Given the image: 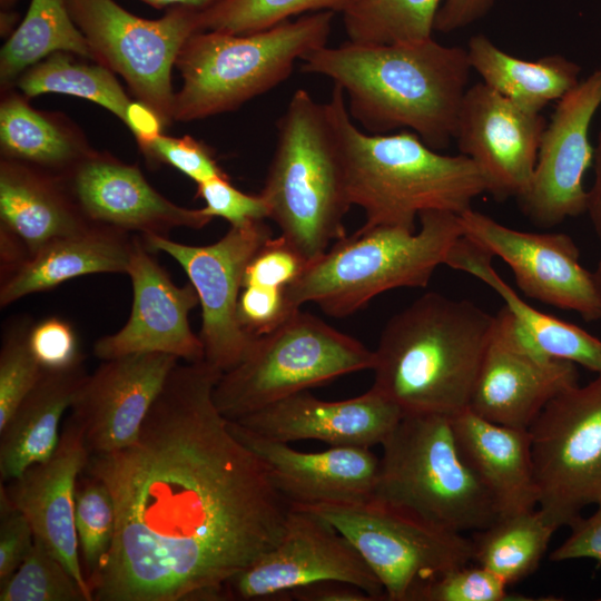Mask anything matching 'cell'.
Returning a JSON list of instances; mask_svg holds the SVG:
<instances>
[{
    "instance_id": "21",
    "label": "cell",
    "mask_w": 601,
    "mask_h": 601,
    "mask_svg": "<svg viewBox=\"0 0 601 601\" xmlns=\"http://www.w3.org/2000/svg\"><path fill=\"white\" fill-rule=\"evenodd\" d=\"M82 215L92 224L125 233L162 235L177 227L201 229L213 217L179 206L158 193L141 170L96 150L59 176Z\"/></svg>"
},
{
    "instance_id": "42",
    "label": "cell",
    "mask_w": 601,
    "mask_h": 601,
    "mask_svg": "<svg viewBox=\"0 0 601 601\" xmlns=\"http://www.w3.org/2000/svg\"><path fill=\"white\" fill-rule=\"evenodd\" d=\"M149 164H166L196 184L227 176L219 167L209 146L193 136L173 137L161 134L140 150Z\"/></svg>"
},
{
    "instance_id": "45",
    "label": "cell",
    "mask_w": 601,
    "mask_h": 601,
    "mask_svg": "<svg viewBox=\"0 0 601 601\" xmlns=\"http://www.w3.org/2000/svg\"><path fill=\"white\" fill-rule=\"evenodd\" d=\"M29 343L42 368H65L82 359L72 326L60 317H47L33 323Z\"/></svg>"
},
{
    "instance_id": "33",
    "label": "cell",
    "mask_w": 601,
    "mask_h": 601,
    "mask_svg": "<svg viewBox=\"0 0 601 601\" xmlns=\"http://www.w3.org/2000/svg\"><path fill=\"white\" fill-rule=\"evenodd\" d=\"M556 530L539 509L500 516L474 532L473 562L509 587L539 568Z\"/></svg>"
},
{
    "instance_id": "2",
    "label": "cell",
    "mask_w": 601,
    "mask_h": 601,
    "mask_svg": "<svg viewBox=\"0 0 601 601\" xmlns=\"http://www.w3.org/2000/svg\"><path fill=\"white\" fill-rule=\"evenodd\" d=\"M471 66L466 48L433 38L408 43L346 41L303 59L302 71L339 86L349 116L368 132H415L440 150L454 139Z\"/></svg>"
},
{
    "instance_id": "25",
    "label": "cell",
    "mask_w": 601,
    "mask_h": 601,
    "mask_svg": "<svg viewBox=\"0 0 601 601\" xmlns=\"http://www.w3.org/2000/svg\"><path fill=\"white\" fill-rule=\"evenodd\" d=\"M461 454L493 496L500 516L538 508L529 430L487 421L470 408L451 417Z\"/></svg>"
},
{
    "instance_id": "39",
    "label": "cell",
    "mask_w": 601,
    "mask_h": 601,
    "mask_svg": "<svg viewBox=\"0 0 601 601\" xmlns=\"http://www.w3.org/2000/svg\"><path fill=\"white\" fill-rule=\"evenodd\" d=\"M33 321L26 315L11 317L2 328L0 348V431L42 374L29 335Z\"/></svg>"
},
{
    "instance_id": "32",
    "label": "cell",
    "mask_w": 601,
    "mask_h": 601,
    "mask_svg": "<svg viewBox=\"0 0 601 601\" xmlns=\"http://www.w3.org/2000/svg\"><path fill=\"white\" fill-rule=\"evenodd\" d=\"M58 51L95 61L66 0H30L24 17L0 50V91L14 88L23 71Z\"/></svg>"
},
{
    "instance_id": "22",
    "label": "cell",
    "mask_w": 601,
    "mask_h": 601,
    "mask_svg": "<svg viewBox=\"0 0 601 601\" xmlns=\"http://www.w3.org/2000/svg\"><path fill=\"white\" fill-rule=\"evenodd\" d=\"M231 433L265 463L276 489L293 508L355 503L374 497L380 459L363 446L303 452L228 420Z\"/></svg>"
},
{
    "instance_id": "7",
    "label": "cell",
    "mask_w": 601,
    "mask_h": 601,
    "mask_svg": "<svg viewBox=\"0 0 601 601\" xmlns=\"http://www.w3.org/2000/svg\"><path fill=\"white\" fill-rule=\"evenodd\" d=\"M334 12L306 13L246 35L203 30L181 47L173 119L188 122L238 109L289 77L298 59L327 46Z\"/></svg>"
},
{
    "instance_id": "26",
    "label": "cell",
    "mask_w": 601,
    "mask_h": 601,
    "mask_svg": "<svg viewBox=\"0 0 601 601\" xmlns=\"http://www.w3.org/2000/svg\"><path fill=\"white\" fill-rule=\"evenodd\" d=\"M91 224L59 176L0 158V226L23 243L30 257Z\"/></svg>"
},
{
    "instance_id": "12",
    "label": "cell",
    "mask_w": 601,
    "mask_h": 601,
    "mask_svg": "<svg viewBox=\"0 0 601 601\" xmlns=\"http://www.w3.org/2000/svg\"><path fill=\"white\" fill-rule=\"evenodd\" d=\"M302 509L324 518L354 545L390 601H410L418 584L473 562L472 538L433 525L375 497Z\"/></svg>"
},
{
    "instance_id": "41",
    "label": "cell",
    "mask_w": 601,
    "mask_h": 601,
    "mask_svg": "<svg viewBox=\"0 0 601 601\" xmlns=\"http://www.w3.org/2000/svg\"><path fill=\"white\" fill-rule=\"evenodd\" d=\"M308 259L284 235L270 236L249 260L244 286L287 288L305 270Z\"/></svg>"
},
{
    "instance_id": "19",
    "label": "cell",
    "mask_w": 601,
    "mask_h": 601,
    "mask_svg": "<svg viewBox=\"0 0 601 601\" xmlns=\"http://www.w3.org/2000/svg\"><path fill=\"white\" fill-rule=\"evenodd\" d=\"M166 353H136L105 359L88 374L70 417L81 431L90 454L131 445L166 378L179 363Z\"/></svg>"
},
{
    "instance_id": "40",
    "label": "cell",
    "mask_w": 601,
    "mask_h": 601,
    "mask_svg": "<svg viewBox=\"0 0 601 601\" xmlns=\"http://www.w3.org/2000/svg\"><path fill=\"white\" fill-rule=\"evenodd\" d=\"M514 601L532 600L511 594L508 585L487 569L470 563L452 568L418 584L410 601Z\"/></svg>"
},
{
    "instance_id": "11",
    "label": "cell",
    "mask_w": 601,
    "mask_h": 601,
    "mask_svg": "<svg viewBox=\"0 0 601 601\" xmlns=\"http://www.w3.org/2000/svg\"><path fill=\"white\" fill-rule=\"evenodd\" d=\"M529 434L538 509L570 528L601 497V374L553 397Z\"/></svg>"
},
{
    "instance_id": "43",
    "label": "cell",
    "mask_w": 601,
    "mask_h": 601,
    "mask_svg": "<svg viewBox=\"0 0 601 601\" xmlns=\"http://www.w3.org/2000/svg\"><path fill=\"white\" fill-rule=\"evenodd\" d=\"M197 197L205 201L203 209L207 215L224 218L230 226L269 218V208L264 197L240 191L230 184L228 176L197 184Z\"/></svg>"
},
{
    "instance_id": "49",
    "label": "cell",
    "mask_w": 601,
    "mask_h": 601,
    "mask_svg": "<svg viewBox=\"0 0 601 601\" xmlns=\"http://www.w3.org/2000/svg\"><path fill=\"white\" fill-rule=\"evenodd\" d=\"M287 601H375L362 588L342 581H321L287 593Z\"/></svg>"
},
{
    "instance_id": "28",
    "label": "cell",
    "mask_w": 601,
    "mask_h": 601,
    "mask_svg": "<svg viewBox=\"0 0 601 601\" xmlns=\"http://www.w3.org/2000/svg\"><path fill=\"white\" fill-rule=\"evenodd\" d=\"M83 362L65 368H43L37 384L0 431L2 483L53 454L60 440V421L88 376Z\"/></svg>"
},
{
    "instance_id": "23",
    "label": "cell",
    "mask_w": 601,
    "mask_h": 601,
    "mask_svg": "<svg viewBox=\"0 0 601 601\" xmlns=\"http://www.w3.org/2000/svg\"><path fill=\"white\" fill-rule=\"evenodd\" d=\"M89 451L69 416L58 446L46 461L26 469L1 490L10 504L29 520L33 534L63 563L89 601L92 592L83 574L75 522L76 486Z\"/></svg>"
},
{
    "instance_id": "16",
    "label": "cell",
    "mask_w": 601,
    "mask_h": 601,
    "mask_svg": "<svg viewBox=\"0 0 601 601\" xmlns=\"http://www.w3.org/2000/svg\"><path fill=\"white\" fill-rule=\"evenodd\" d=\"M601 106V66L558 100L542 134L526 193L518 200L538 227H554L587 211L583 176L593 162L589 131Z\"/></svg>"
},
{
    "instance_id": "30",
    "label": "cell",
    "mask_w": 601,
    "mask_h": 601,
    "mask_svg": "<svg viewBox=\"0 0 601 601\" xmlns=\"http://www.w3.org/2000/svg\"><path fill=\"white\" fill-rule=\"evenodd\" d=\"M95 151L65 114L32 107L16 88L1 91L0 158L62 176Z\"/></svg>"
},
{
    "instance_id": "24",
    "label": "cell",
    "mask_w": 601,
    "mask_h": 601,
    "mask_svg": "<svg viewBox=\"0 0 601 601\" xmlns=\"http://www.w3.org/2000/svg\"><path fill=\"white\" fill-rule=\"evenodd\" d=\"M402 416L397 405L371 387L341 401H324L303 391L233 421L285 443L317 440L329 446L372 449L382 445Z\"/></svg>"
},
{
    "instance_id": "31",
    "label": "cell",
    "mask_w": 601,
    "mask_h": 601,
    "mask_svg": "<svg viewBox=\"0 0 601 601\" xmlns=\"http://www.w3.org/2000/svg\"><path fill=\"white\" fill-rule=\"evenodd\" d=\"M466 52L482 82L531 112L541 114L551 101L561 99L580 82L581 67L561 55L522 60L481 33L470 38Z\"/></svg>"
},
{
    "instance_id": "46",
    "label": "cell",
    "mask_w": 601,
    "mask_h": 601,
    "mask_svg": "<svg viewBox=\"0 0 601 601\" xmlns=\"http://www.w3.org/2000/svg\"><path fill=\"white\" fill-rule=\"evenodd\" d=\"M0 585L21 565L29 554L35 534L27 516L11 506L0 491Z\"/></svg>"
},
{
    "instance_id": "27",
    "label": "cell",
    "mask_w": 601,
    "mask_h": 601,
    "mask_svg": "<svg viewBox=\"0 0 601 601\" xmlns=\"http://www.w3.org/2000/svg\"><path fill=\"white\" fill-rule=\"evenodd\" d=\"M134 243L135 237L128 233L97 224L57 238L1 282L0 305L8 306L24 296L85 275L127 274Z\"/></svg>"
},
{
    "instance_id": "13",
    "label": "cell",
    "mask_w": 601,
    "mask_h": 601,
    "mask_svg": "<svg viewBox=\"0 0 601 601\" xmlns=\"http://www.w3.org/2000/svg\"><path fill=\"white\" fill-rule=\"evenodd\" d=\"M321 581H342L375 601L385 591L354 545L317 513L293 508L279 541L226 584V600L287 601V593Z\"/></svg>"
},
{
    "instance_id": "48",
    "label": "cell",
    "mask_w": 601,
    "mask_h": 601,
    "mask_svg": "<svg viewBox=\"0 0 601 601\" xmlns=\"http://www.w3.org/2000/svg\"><path fill=\"white\" fill-rule=\"evenodd\" d=\"M494 0H443L434 23V31L450 33L484 17Z\"/></svg>"
},
{
    "instance_id": "55",
    "label": "cell",
    "mask_w": 601,
    "mask_h": 601,
    "mask_svg": "<svg viewBox=\"0 0 601 601\" xmlns=\"http://www.w3.org/2000/svg\"><path fill=\"white\" fill-rule=\"evenodd\" d=\"M20 0H0L1 9H12Z\"/></svg>"
},
{
    "instance_id": "6",
    "label": "cell",
    "mask_w": 601,
    "mask_h": 601,
    "mask_svg": "<svg viewBox=\"0 0 601 601\" xmlns=\"http://www.w3.org/2000/svg\"><path fill=\"white\" fill-rule=\"evenodd\" d=\"M418 229L362 226L309 262L287 288L297 308L314 303L327 315L349 316L375 296L398 287H425L463 236L460 215L426 210Z\"/></svg>"
},
{
    "instance_id": "1",
    "label": "cell",
    "mask_w": 601,
    "mask_h": 601,
    "mask_svg": "<svg viewBox=\"0 0 601 601\" xmlns=\"http://www.w3.org/2000/svg\"><path fill=\"white\" fill-rule=\"evenodd\" d=\"M223 372L169 373L129 446L89 455L116 514L93 601H221L226 584L282 538L290 503L214 401Z\"/></svg>"
},
{
    "instance_id": "47",
    "label": "cell",
    "mask_w": 601,
    "mask_h": 601,
    "mask_svg": "<svg viewBox=\"0 0 601 601\" xmlns=\"http://www.w3.org/2000/svg\"><path fill=\"white\" fill-rule=\"evenodd\" d=\"M595 505L590 516H581L570 526L571 534L551 552V561L591 559L601 563V497Z\"/></svg>"
},
{
    "instance_id": "50",
    "label": "cell",
    "mask_w": 601,
    "mask_h": 601,
    "mask_svg": "<svg viewBox=\"0 0 601 601\" xmlns=\"http://www.w3.org/2000/svg\"><path fill=\"white\" fill-rule=\"evenodd\" d=\"M124 124L132 132L139 150L160 136L166 128L159 116L139 100H131L128 105Z\"/></svg>"
},
{
    "instance_id": "14",
    "label": "cell",
    "mask_w": 601,
    "mask_h": 601,
    "mask_svg": "<svg viewBox=\"0 0 601 601\" xmlns=\"http://www.w3.org/2000/svg\"><path fill=\"white\" fill-rule=\"evenodd\" d=\"M270 236L264 220L230 226L220 239L204 246L178 243L162 235L141 236L149 250L168 254L187 274L201 307L199 337L205 361L223 373L242 361L254 339L238 322L237 304L245 269Z\"/></svg>"
},
{
    "instance_id": "53",
    "label": "cell",
    "mask_w": 601,
    "mask_h": 601,
    "mask_svg": "<svg viewBox=\"0 0 601 601\" xmlns=\"http://www.w3.org/2000/svg\"><path fill=\"white\" fill-rule=\"evenodd\" d=\"M19 14L12 9H1L0 11V33L6 39L19 24Z\"/></svg>"
},
{
    "instance_id": "3",
    "label": "cell",
    "mask_w": 601,
    "mask_h": 601,
    "mask_svg": "<svg viewBox=\"0 0 601 601\" xmlns=\"http://www.w3.org/2000/svg\"><path fill=\"white\" fill-rule=\"evenodd\" d=\"M494 322L471 300L420 296L385 324L372 387L403 414L454 416L469 408Z\"/></svg>"
},
{
    "instance_id": "8",
    "label": "cell",
    "mask_w": 601,
    "mask_h": 601,
    "mask_svg": "<svg viewBox=\"0 0 601 601\" xmlns=\"http://www.w3.org/2000/svg\"><path fill=\"white\" fill-rule=\"evenodd\" d=\"M382 446L375 499L459 533L483 530L500 518L459 450L450 416L403 414Z\"/></svg>"
},
{
    "instance_id": "56",
    "label": "cell",
    "mask_w": 601,
    "mask_h": 601,
    "mask_svg": "<svg viewBox=\"0 0 601 601\" xmlns=\"http://www.w3.org/2000/svg\"><path fill=\"white\" fill-rule=\"evenodd\" d=\"M599 600L601 601V598Z\"/></svg>"
},
{
    "instance_id": "9",
    "label": "cell",
    "mask_w": 601,
    "mask_h": 601,
    "mask_svg": "<svg viewBox=\"0 0 601 601\" xmlns=\"http://www.w3.org/2000/svg\"><path fill=\"white\" fill-rule=\"evenodd\" d=\"M373 365L374 351L298 309L272 332L254 337L242 361L221 374L214 401L227 420H238Z\"/></svg>"
},
{
    "instance_id": "52",
    "label": "cell",
    "mask_w": 601,
    "mask_h": 601,
    "mask_svg": "<svg viewBox=\"0 0 601 601\" xmlns=\"http://www.w3.org/2000/svg\"><path fill=\"white\" fill-rule=\"evenodd\" d=\"M156 9H169L174 7H187L198 11H205L223 0H140Z\"/></svg>"
},
{
    "instance_id": "51",
    "label": "cell",
    "mask_w": 601,
    "mask_h": 601,
    "mask_svg": "<svg viewBox=\"0 0 601 601\" xmlns=\"http://www.w3.org/2000/svg\"><path fill=\"white\" fill-rule=\"evenodd\" d=\"M594 179L588 190L587 211L593 230L601 243V131L593 155Z\"/></svg>"
},
{
    "instance_id": "44",
    "label": "cell",
    "mask_w": 601,
    "mask_h": 601,
    "mask_svg": "<svg viewBox=\"0 0 601 601\" xmlns=\"http://www.w3.org/2000/svg\"><path fill=\"white\" fill-rule=\"evenodd\" d=\"M299 308L286 297L285 288L244 286L237 304L240 326L252 336L272 332Z\"/></svg>"
},
{
    "instance_id": "38",
    "label": "cell",
    "mask_w": 601,
    "mask_h": 601,
    "mask_svg": "<svg viewBox=\"0 0 601 601\" xmlns=\"http://www.w3.org/2000/svg\"><path fill=\"white\" fill-rule=\"evenodd\" d=\"M0 587V601H89L63 563L36 536L24 561Z\"/></svg>"
},
{
    "instance_id": "29",
    "label": "cell",
    "mask_w": 601,
    "mask_h": 601,
    "mask_svg": "<svg viewBox=\"0 0 601 601\" xmlns=\"http://www.w3.org/2000/svg\"><path fill=\"white\" fill-rule=\"evenodd\" d=\"M493 257L463 235L450 250L445 265L472 275L491 287L540 354L601 374V339L580 326L530 305L499 275L492 264Z\"/></svg>"
},
{
    "instance_id": "4",
    "label": "cell",
    "mask_w": 601,
    "mask_h": 601,
    "mask_svg": "<svg viewBox=\"0 0 601 601\" xmlns=\"http://www.w3.org/2000/svg\"><path fill=\"white\" fill-rule=\"evenodd\" d=\"M341 136L349 201L365 213L363 226L415 230L426 210L461 215L487 184L469 157L443 155L415 132L374 135L352 121L343 89L329 98Z\"/></svg>"
},
{
    "instance_id": "17",
    "label": "cell",
    "mask_w": 601,
    "mask_h": 601,
    "mask_svg": "<svg viewBox=\"0 0 601 601\" xmlns=\"http://www.w3.org/2000/svg\"><path fill=\"white\" fill-rule=\"evenodd\" d=\"M577 384V365L540 354L503 306L495 314L469 408L496 424L529 430L553 397Z\"/></svg>"
},
{
    "instance_id": "15",
    "label": "cell",
    "mask_w": 601,
    "mask_h": 601,
    "mask_svg": "<svg viewBox=\"0 0 601 601\" xmlns=\"http://www.w3.org/2000/svg\"><path fill=\"white\" fill-rule=\"evenodd\" d=\"M460 220L465 237L508 264L525 296L575 312L587 322L601 318L594 274L582 266L571 236L514 229L473 208Z\"/></svg>"
},
{
    "instance_id": "18",
    "label": "cell",
    "mask_w": 601,
    "mask_h": 601,
    "mask_svg": "<svg viewBox=\"0 0 601 601\" xmlns=\"http://www.w3.org/2000/svg\"><path fill=\"white\" fill-rule=\"evenodd\" d=\"M546 124L541 114L479 82L465 91L454 139L460 152L480 169L495 200L519 199L530 186Z\"/></svg>"
},
{
    "instance_id": "20",
    "label": "cell",
    "mask_w": 601,
    "mask_h": 601,
    "mask_svg": "<svg viewBox=\"0 0 601 601\" xmlns=\"http://www.w3.org/2000/svg\"><path fill=\"white\" fill-rule=\"evenodd\" d=\"M127 275L134 295L130 315L118 332L96 341L95 356L105 361L158 352L185 362L205 359L203 342L189 324V313L199 304L194 286L175 285L141 237H135Z\"/></svg>"
},
{
    "instance_id": "35",
    "label": "cell",
    "mask_w": 601,
    "mask_h": 601,
    "mask_svg": "<svg viewBox=\"0 0 601 601\" xmlns=\"http://www.w3.org/2000/svg\"><path fill=\"white\" fill-rule=\"evenodd\" d=\"M442 2L443 0H354L342 13L348 41L391 45L431 39Z\"/></svg>"
},
{
    "instance_id": "34",
    "label": "cell",
    "mask_w": 601,
    "mask_h": 601,
    "mask_svg": "<svg viewBox=\"0 0 601 601\" xmlns=\"http://www.w3.org/2000/svg\"><path fill=\"white\" fill-rule=\"evenodd\" d=\"M71 52H55L23 71L14 88L31 99L45 93L79 97L104 107L125 122L130 97L106 66Z\"/></svg>"
},
{
    "instance_id": "37",
    "label": "cell",
    "mask_w": 601,
    "mask_h": 601,
    "mask_svg": "<svg viewBox=\"0 0 601 601\" xmlns=\"http://www.w3.org/2000/svg\"><path fill=\"white\" fill-rule=\"evenodd\" d=\"M354 0H223L200 11L203 30L246 35L318 11L345 12Z\"/></svg>"
},
{
    "instance_id": "5",
    "label": "cell",
    "mask_w": 601,
    "mask_h": 601,
    "mask_svg": "<svg viewBox=\"0 0 601 601\" xmlns=\"http://www.w3.org/2000/svg\"><path fill=\"white\" fill-rule=\"evenodd\" d=\"M269 218L308 262L346 236L352 206L339 131L329 101L297 89L277 121L276 148L259 193Z\"/></svg>"
},
{
    "instance_id": "10",
    "label": "cell",
    "mask_w": 601,
    "mask_h": 601,
    "mask_svg": "<svg viewBox=\"0 0 601 601\" xmlns=\"http://www.w3.org/2000/svg\"><path fill=\"white\" fill-rule=\"evenodd\" d=\"M96 62L120 75L130 92L151 108L165 127L173 119L171 70L186 40L198 31L200 11L187 7L145 19L115 0H66Z\"/></svg>"
},
{
    "instance_id": "54",
    "label": "cell",
    "mask_w": 601,
    "mask_h": 601,
    "mask_svg": "<svg viewBox=\"0 0 601 601\" xmlns=\"http://www.w3.org/2000/svg\"><path fill=\"white\" fill-rule=\"evenodd\" d=\"M593 274H594L595 283L598 286L599 295L601 298V260L598 263L597 269L593 272Z\"/></svg>"
},
{
    "instance_id": "36",
    "label": "cell",
    "mask_w": 601,
    "mask_h": 601,
    "mask_svg": "<svg viewBox=\"0 0 601 601\" xmlns=\"http://www.w3.org/2000/svg\"><path fill=\"white\" fill-rule=\"evenodd\" d=\"M75 522L83 574L92 592L111 548L116 514L106 484L85 472L77 481Z\"/></svg>"
}]
</instances>
